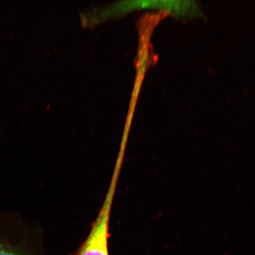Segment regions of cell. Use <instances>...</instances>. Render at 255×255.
<instances>
[{
  "mask_svg": "<svg viewBox=\"0 0 255 255\" xmlns=\"http://www.w3.org/2000/svg\"><path fill=\"white\" fill-rule=\"evenodd\" d=\"M40 228L20 213L0 212V255H44Z\"/></svg>",
  "mask_w": 255,
  "mask_h": 255,
  "instance_id": "obj_1",
  "label": "cell"
},
{
  "mask_svg": "<svg viewBox=\"0 0 255 255\" xmlns=\"http://www.w3.org/2000/svg\"><path fill=\"white\" fill-rule=\"evenodd\" d=\"M113 201L110 197H105L87 238L80 247L76 255H110L108 240Z\"/></svg>",
  "mask_w": 255,
  "mask_h": 255,
  "instance_id": "obj_2",
  "label": "cell"
}]
</instances>
